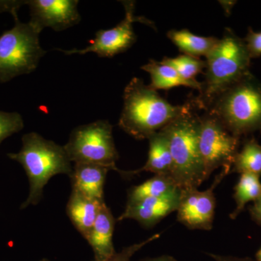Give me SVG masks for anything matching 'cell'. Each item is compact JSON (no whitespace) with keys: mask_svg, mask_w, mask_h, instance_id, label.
<instances>
[{"mask_svg":"<svg viewBox=\"0 0 261 261\" xmlns=\"http://www.w3.org/2000/svg\"><path fill=\"white\" fill-rule=\"evenodd\" d=\"M188 104L173 106L159 92L135 78L123 93V108L118 126L137 140H148L181 114Z\"/></svg>","mask_w":261,"mask_h":261,"instance_id":"1","label":"cell"},{"mask_svg":"<svg viewBox=\"0 0 261 261\" xmlns=\"http://www.w3.org/2000/svg\"><path fill=\"white\" fill-rule=\"evenodd\" d=\"M205 62V80L193 102L207 111L218 96L250 73L251 58L244 39L226 29Z\"/></svg>","mask_w":261,"mask_h":261,"instance_id":"2","label":"cell"},{"mask_svg":"<svg viewBox=\"0 0 261 261\" xmlns=\"http://www.w3.org/2000/svg\"><path fill=\"white\" fill-rule=\"evenodd\" d=\"M200 126V116L188 104L180 116L161 129L167 137L172 159L170 176L181 191L197 189L205 181L199 146Z\"/></svg>","mask_w":261,"mask_h":261,"instance_id":"3","label":"cell"},{"mask_svg":"<svg viewBox=\"0 0 261 261\" xmlns=\"http://www.w3.org/2000/svg\"><path fill=\"white\" fill-rule=\"evenodd\" d=\"M8 157L21 165L29 178V197L20 209L37 205L42 200L44 187L53 176H70L73 171L64 147L46 140L36 132L24 135L20 150L17 153H8Z\"/></svg>","mask_w":261,"mask_h":261,"instance_id":"4","label":"cell"},{"mask_svg":"<svg viewBox=\"0 0 261 261\" xmlns=\"http://www.w3.org/2000/svg\"><path fill=\"white\" fill-rule=\"evenodd\" d=\"M205 111L214 113L239 138L261 133V82L250 72L218 96Z\"/></svg>","mask_w":261,"mask_h":261,"instance_id":"5","label":"cell"},{"mask_svg":"<svg viewBox=\"0 0 261 261\" xmlns=\"http://www.w3.org/2000/svg\"><path fill=\"white\" fill-rule=\"evenodd\" d=\"M14 19L13 28L0 36V84L32 73L47 53L39 42L40 33L18 17Z\"/></svg>","mask_w":261,"mask_h":261,"instance_id":"6","label":"cell"},{"mask_svg":"<svg viewBox=\"0 0 261 261\" xmlns=\"http://www.w3.org/2000/svg\"><path fill=\"white\" fill-rule=\"evenodd\" d=\"M64 147L68 159L75 163L99 165L120 173L119 158L113 137V126L99 120L75 128Z\"/></svg>","mask_w":261,"mask_h":261,"instance_id":"7","label":"cell"},{"mask_svg":"<svg viewBox=\"0 0 261 261\" xmlns=\"http://www.w3.org/2000/svg\"><path fill=\"white\" fill-rule=\"evenodd\" d=\"M200 121L199 146L205 180L219 168L229 173L239 152L240 138L230 133L210 111L200 116Z\"/></svg>","mask_w":261,"mask_h":261,"instance_id":"8","label":"cell"},{"mask_svg":"<svg viewBox=\"0 0 261 261\" xmlns=\"http://www.w3.org/2000/svg\"><path fill=\"white\" fill-rule=\"evenodd\" d=\"M122 3L124 6L126 15L121 23L114 28L98 31L96 33L95 38L91 41L88 47L84 49L69 50L57 49V50L62 51L66 56L73 54L83 56L88 53H94L102 58H112L129 49L137 41L133 23L141 20L140 18L135 15V2L123 1Z\"/></svg>","mask_w":261,"mask_h":261,"instance_id":"9","label":"cell"},{"mask_svg":"<svg viewBox=\"0 0 261 261\" xmlns=\"http://www.w3.org/2000/svg\"><path fill=\"white\" fill-rule=\"evenodd\" d=\"M228 173L225 170H221L210 188L205 191H199L197 189L181 191V200L176 211L178 221L189 229H212L216 211L214 190Z\"/></svg>","mask_w":261,"mask_h":261,"instance_id":"10","label":"cell"},{"mask_svg":"<svg viewBox=\"0 0 261 261\" xmlns=\"http://www.w3.org/2000/svg\"><path fill=\"white\" fill-rule=\"evenodd\" d=\"M76 0H30L31 20L29 22L38 32L51 28L57 32L74 27L81 21Z\"/></svg>","mask_w":261,"mask_h":261,"instance_id":"11","label":"cell"},{"mask_svg":"<svg viewBox=\"0 0 261 261\" xmlns=\"http://www.w3.org/2000/svg\"><path fill=\"white\" fill-rule=\"evenodd\" d=\"M181 190L159 197H150L126 204V209L118 221L134 219L144 227H152L161 220L177 211L181 200Z\"/></svg>","mask_w":261,"mask_h":261,"instance_id":"12","label":"cell"},{"mask_svg":"<svg viewBox=\"0 0 261 261\" xmlns=\"http://www.w3.org/2000/svg\"><path fill=\"white\" fill-rule=\"evenodd\" d=\"M115 224L111 209L103 202L93 227L86 239L93 250L96 260H106L116 253L113 243Z\"/></svg>","mask_w":261,"mask_h":261,"instance_id":"13","label":"cell"},{"mask_svg":"<svg viewBox=\"0 0 261 261\" xmlns=\"http://www.w3.org/2000/svg\"><path fill=\"white\" fill-rule=\"evenodd\" d=\"M110 170L99 165L75 163L70 175L72 187L87 197L104 201V187Z\"/></svg>","mask_w":261,"mask_h":261,"instance_id":"14","label":"cell"},{"mask_svg":"<svg viewBox=\"0 0 261 261\" xmlns=\"http://www.w3.org/2000/svg\"><path fill=\"white\" fill-rule=\"evenodd\" d=\"M103 202L105 200H94L78 190H72L67 205V214L72 224L85 240L93 227Z\"/></svg>","mask_w":261,"mask_h":261,"instance_id":"15","label":"cell"},{"mask_svg":"<svg viewBox=\"0 0 261 261\" xmlns=\"http://www.w3.org/2000/svg\"><path fill=\"white\" fill-rule=\"evenodd\" d=\"M149 140L148 159L143 167L132 171H121L120 174L123 177L138 175L146 171L154 175H169L172 166L171 151L167 137L162 130L150 136Z\"/></svg>","mask_w":261,"mask_h":261,"instance_id":"16","label":"cell"},{"mask_svg":"<svg viewBox=\"0 0 261 261\" xmlns=\"http://www.w3.org/2000/svg\"><path fill=\"white\" fill-rule=\"evenodd\" d=\"M142 70L150 75L151 83L149 87L154 90H169L173 87H190L200 92L202 82L198 81H187L182 78L177 71L169 65L163 64L161 62L150 60L148 63L141 67Z\"/></svg>","mask_w":261,"mask_h":261,"instance_id":"17","label":"cell"},{"mask_svg":"<svg viewBox=\"0 0 261 261\" xmlns=\"http://www.w3.org/2000/svg\"><path fill=\"white\" fill-rule=\"evenodd\" d=\"M167 37L183 55L197 58H206L219 41L216 37L195 35L187 29L169 31Z\"/></svg>","mask_w":261,"mask_h":261,"instance_id":"18","label":"cell"},{"mask_svg":"<svg viewBox=\"0 0 261 261\" xmlns=\"http://www.w3.org/2000/svg\"><path fill=\"white\" fill-rule=\"evenodd\" d=\"M180 190L169 175H154L138 186L130 187L127 203L130 204L150 197H159Z\"/></svg>","mask_w":261,"mask_h":261,"instance_id":"19","label":"cell"},{"mask_svg":"<svg viewBox=\"0 0 261 261\" xmlns=\"http://www.w3.org/2000/svg\"><path fill=\"white\" fill-rule=\"evenodd\" d=\"M261 194L260 177L252 173H242L238 184L234 187L233 199L236 202V208L230 214V219L234 220L245 208L249 202L258 198Z\"/></svg>","mask_w":261,"mask_h":261,"instance_id":"20","label":"cell"},{"mask_svg":"<svg viewBox=\"0 0 261 261\" xmlns=\"http://www.w3.org/2000/svg\"><path fill=\"white\" fill-rule=\"evenodd\" d=\"M233 171L240 173H252L261 176V145L255 138L244 142L233 163Z\"/></svg>","mask_w":261,"mask_h":261,"instance_id":"21","label":"cell"},{"mask_svg":"<svg viewBox=\"0 0 261 261\" xmlns=\"http://www.w3.org/2000/svg\"><path fill=\"white\" fill-rule=\"evenodd\" d=\"M161 62L163 64L172 67L182 78L187 81H196V76L206 68L205 61L186 55L173 58H165Z\"/></svg>","mask_w":261,"mask_h":261,"instance_id":"22","label":"cell"},{"mask_svg":"<svg viewBox=\"0 0 261 261\" xmlns=\"http://www.w3.org/2000/svg\"><path fill=\"white\" fill-rule=\"evenodd\" d=\"M23 118L18 113H8L0 111V145L14 134L23 129Z\"/></svg>","mask_w":261,"mask_h":261,"instance_id":"23","label":"cell"},{"mask_svg":"<svg viewBox=\"0 0 261 261\" xmlns=\"http://www.w3.org/2000/svg\"><path fill=\"white\" fill-rule=\"evenodd\" d=\"M160 237H161V233H155V234L152 235L150 238H147V240H144L140 243L134 244L130 246L125 247L121 252H116L112 257H109V258L102 260L94 259L93 261H130V258L135 255L136 252L139 251L147 244L158 240Z\"/></svg>","mask_w":261,"mask_h":261,"instance_id":"24","label":"cell"},{"mask_svg":"<svg viewBox=\"0 0 261 261\" xmlns=\"http://www.w3.org/2000/svg\"><path fill=\"white\" fill-rule=\"evenodd\" d=\"M243 39L251 59L261 56V32H254L249 27L247 36Z\"/></svg>","mask_w":261,"mask_h":261,"instance_id":"25","label":"cell"},{"mask_svg":"<svg viewBox=\"0 0 261 261\" xmlns=\"http://www.w3.org/2000/svg\"><path fill=\"white\" fill-rule=\"evenodd\" d=\"M27 3V1H0V13L8 12L16 18L18 17V10Z\"/></svg>","mask_w":261,"mask_h":261,"instance_id":"26","label":"cell"},{"mask_svg":"<svg viewBox=\"0 0 261 261\" xmlns=\"http://www.w3.org/2000/svg\"><path fill=\"white\" fill-rule=\"evenodd\" d=\"M249 211L252 221L261 226V194L254 202L253 205L249 208Z\"/></svg>","mask_w":261,"mask_h":261,"instance_id":"27","label":"cell"},{"mask_svg":"<svg viewBox=\"0 0 261 261\" xmlns=\"http://www.w3.org/2000/svg\"><path fill=\"white\" fill-rule=\"evenodd\" d=\"M209 256L216 261H254L250 257H238L233 256H225V255H216V254L208 253Z\"/></svg>","mask_w":261,"mask_h":261,"instance_id":"28","label":"cell"},{"mask_svg":"<svg viewBox=\"0 0 261 261\" xmlns=\"http://www.w3.org/2000/svg\"><path fill=\"white\" fill-rule=\"evenodd\" d=\"M140 261H177L174 257L170 256V255H164L157 257H152V258H145Z\"/></svg>","mask_w":261,"mask_h":261,"instance_id":"29","label":"cell"},{"mask_svg":"<svg viewBox=\"0 0 261 261\" xmlns=\"http://www.w3.org/2000/svg\"><path fill=\"white\" fill-rule=\"evenodd\" d=\"M221 4L222 5L223 8L226 12V14L230 15L231 13V10L232 9L233 5L237 3L236 1H221L220 2Z\"/></svg>","mask_w":261,"mask_h":261,"instance_id":"30","label":"cell"},{"mask_svg":"<svg viewBox=\"0 0 261 261\" xmlns=\"http://www.w3.org/2000/svg\"><path fill=\"white\" fill-rule=\"evenodd\" d=\"M257 261H261V247L260 250L257 252L256 255H255Z\"/></svg>","mask_w":261,"mask_h":261,"instance_id":"31","label":"cell"},{"mask_svg":"<svg viewBox=\"0 0 261 261\" xmlns=\"http://www.w3.org/2000/svg\"><path fill=\"white\" fill-rule=\"evenodd\" d=\"M40 261H49V260H47V259H46V258H44V259H42V260H40Z\"/></svg>","mask_w":261,"mask_h":261,"instance_id":"32","label":"cell"}]
</instances>
